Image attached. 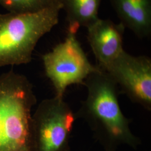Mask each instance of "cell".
<instances>
[{
  "mask_svg": "<svg viewBox=\"0 0 151 151\" xmlns=\"http://www.w3.org/2000/svg\"><path fill=\"white\" fill-rule=\"evenodd\" d=\"M102 0H60L66 12L68 32L76 34L81 27H87L99 19Z\"/></svg>",
  "mask_w": 151,
  "mask_h": 151,
  "instance_id": "cell-9",
  "label": "cell"
},
{
  "mask_svg": "<svg viewBox=\"0 0 151 151\" xmlns=\"http://www.w3.org/2000/svg\"><path fill=\"white\" fill-rule=\"evenodd\" d=\"M87 96L76 119H84L105 151H116L122 145L136 149L141 143L129 127L119 103V88L108 73L99 68L84 81Z\"/></svg>",
  "mask_w": 151,
  "mask_h": 151,
  "instance_id": "cell-1",
  "label": "cell"
},
{
  "mask_svg": "<svg viewBox=\"0 0 151 151\" xmlns=\"http://www.w3.org/2000/svg\"><path fill=\"white\" fill-rule=\"evenodd\" d=\"M87 29V39L97 62V66L105 69L124 50L123 38L125 27L110 20L100 18Z\"/></svg>",
  "mask_w": 151,
  "mask_h": 151,
  "instance_id": "cell-7",
  "label": "cell"
},
{
  "mask_svg": "<svg viewBox=\"0 0 151 151\" xmlns=\"http://www.w3.org/2000/svg\"><path fill=\"white\" fill-rule=\"evenodd\" d=\"M76 119L64 98L44 100L32 114L35 151H70L69 141Z\"/></svg>",
  "mask_w": 151,
  "mask_h": 151,
  "instance_id": "cell-5",
  "label": "cell"
},
{
  "mask_svg": "<svg viewBox=\"0 0 151 151\" xmlns=\"http://www.w3.org/2000/svg\"></svg>",
  "mask_w": 151,
  "mask_h": 151,
  "instance_id": "cell-11",
  "label": "cell"
},
{
  "mask_svg": "<svg viewBox=\"0 0 151 151\" xmlns=\"http://www.w3.org/2000/svg\"><path fill=\"white\" fill-rule=\"evenodd\" d=\"M32 86L12 70L0 76V151H35Z\"/></svg>",
  "mask_w": 151,
  "mask_h": 151,
  "instance_id": "cell-2",
  "label": "cell"
},
{
  "mask_svg": "<svg viewBox=\"0 0 151 151\" xmlns=\"http://www.w3.org/2000/svg\"><path fill=\"white\" fill-rule=\"evenodd\" d=\"M61 4L34 13L0 14V67L27 64L40 39L58 23Z\"/></svg>",
  "mask_w": 151,
  "mask_h": 151,
  "instance_id": "cell-3",
  "label": "cell"
},
{
  "mask_svg": "<svg viewBox=\"0 0 151 151\" xmlns=\"http://www.w3.org/2000/svg\"><path fill=\"white\" fill-rule=\"evenodd\" d=\"M125 28L138 38H144L151 32V0H110Z\"/></svg>",
  "mask_w": 151,
  "mask_h": 151,
  "instance_id": "cell-8",
  "label": "cell"
},
{
  "mask_svg": "<svg viewBox=\"0 0 151 151\" xmlns=\"http://www.w3.org/2000/svg\"><path fill=\"white\" fill-rule=\"evenodd\" d=\"M45 74L52 82L55 96L63 98L67 88L82 84L99 69L90 62L76 34L68 32L64 42L42 57Z\"/></svg>",
  "mask_w": 151,
  "mask_h": 151,
  "instance_id": "cell-4",
  "label": "cell"
},
{
  "mask_svg": "<svg viewBox=\"0 0 151 151\" xmlns=\"http://www.w3.org/2000/svg\"><path fill=\"white\" fill-rule=\"evenodd\" d=\"M60 4V0H0V5L9 12L34 13Z\"/></svg>",
  "mask_w": 151,
  "mask_h": 151,
  "instance_id": "cell-10",
  "label": "cell"
},
{
  "mask_svg": "<svg viewBox=\"0 0 151 151\" xmlns=\"http://www.w3.org/2000/svg\"><path fill=\"white\" fill-rule=\"evenodd\" d=\"M103 70L133 103L151 110V60L123 50Z\"/></svg>",
  "mask_w": 151,
  "mask_h": 151,
  "instance_id": "cell-6",
  "label": "cell"
}]
</instances>
